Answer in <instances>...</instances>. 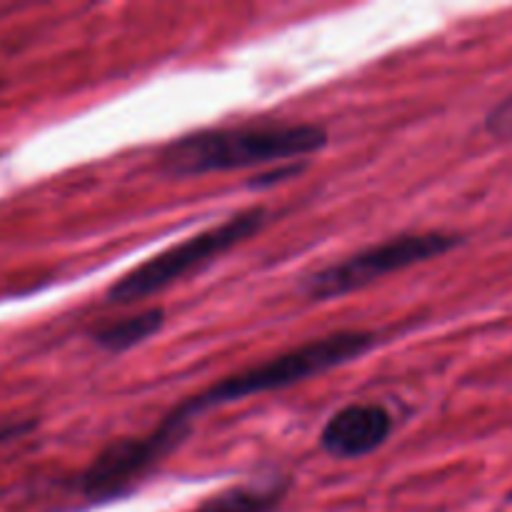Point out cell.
Here are the masks:
<instances>
[{
    "label": "cell",
    "instance_id": "obj_2",
    "mask_svg": "<svg viewBox=\"0 0 512 512\" xmlns=\"http://www.w3.org/2000/svg\"><path fill=\"white\" fill-rule=\"evenodd\" d=\"M325 145H328V133L313 123L213 128L165 145L160 150V165L165 173L188 178V175L228 173L253 165L288 163L320 153Z\"/></svg>",
    "mask_w": 512,
    "mask_h": 512
},
{
    "label": "cell",
    "instance_id": "obj_3",
    "mask_svg": "<svg viewBox=\"0 0 512 512\" xmlns=\"http://www.w3.org/2000/svg\"><path fill=\"white\" fill-rule=\"evenodd\" d=\"M265 223V208H250L243 213L233 215L225 223L215 225V228L203 230V233L193 235V238L183 240L180 245H173L165 253L155 255L148 263L138 265L130 270L128 275L118 280L113 288L108 290V303L130 305L138 300L150 298V295L160 293V290L170 288L178 283L180 278L190 275L193 270L203 268L210 260L218 255L228 253L230 248L248 240L250 235L258 233Z\"/></svg>",
    "mask_w": 512,
    "mask_h": 512
},
{
    "label": "cell",
    "instance_id": "obj_5",
    "mask_svg": "<svg viewBox=\"0 0 512 512\" xmlns=\"http://www.w3.org/2000/svg\"><path fill=\"white\" fill-rule=\"evenodd\" d=\"M393 415L375 403H353L333 415L320 433V445L335 460H358L375 453L393 433Z\"/></svg>",
    "mask_w": 512,
    "mask_h": 512
},
{
    "label": "cell",
    "instance_id": "obj_7",
    "mask_svg": "<svg viewBox=\"0 0 512 512\" xmlns=\"http://www.w3.org/2000/svg\"><path fill=\"white\" fill-rule=\"evenodd\" d=\"M163 325H165V310L148 308L130 315V318L125 320H115V323L100 325L98 330H93V340L100 345V348L108 350V353H125V350L135 348V345L153 338Z\"/></svg>",
    "mask_w": 512,
    "mask_h": 512
},
{
    "label": "cell",
    "instance_id": "obj_8",
    "mask_svg": "<svg viewBox=\"0 0 512 512\" xmlns=\"http://www.w3.org/2000/svg\"><path fill=\"white\" fill-rule=\"evenodd\" d=\"M485 128L493 138L512 140V95L490 110L488 118H485Z\"/></svg>",
    "mask_w": 512,
    "mask_h": 512
},
{
    "label": "cell",
    "instance_id": "obj_6",
    "mask_svg": "<svg viewBox=\"0 0 512 512\" xmlns=\"http://www.w3.org/2000/svg\"><path fill=\"white\" fill-rule=\"evenodd\" d=\"M285 493H288V480L283 478L238 485L205 500L198 512H273L283 503Z\"/></svg>",
    "mask_w": 512,
    "mask_h": 512
},
{
    "label": "cell",
    "instance_id": "obj_4",
    "mask_svg": "<svg viewBox=\"0 0 512 512\" xmlns=\"http://www.w3.org/2000/svg\"><path fill=\"white\" fill-rule=\"evenodd\" d=\"M455 245H460V238L455 233H445V230L395 235L383 243L368 245L365 250L340 260V263L315 270L313 275H308L303 290L310 300H320V303L343 298L355 290L368 288L385 275L400 273V270L413 268L425 260L440 258V255L450 253Z\"/></svg>",
    "mask_w": 512,
    "mask_h": 512
},
{
    "label": "cell",
    "instance_id": "obj_1",
    "mask_svg": "<svg viewBox=\"0 0 512 512\" xmlns=\"http://www.w3.org/2000/svg\"><path fill=\"white\" fill-rule=\"evenodd\" d=\"M373 345V333H365V330H340V333H330L325 338L310 340V343L300 345V348L285 350L278 358H270L265 363L250 365V368L240 370V373L228 375V378L215 383L205 393L178 405L153 430L155 438L173 453L183 443L188 430L193 428V420L200 413H205V410L238 403V400L253 398V395L275 393V390H285L295 383H305V380L315 378V375H323L328 370L338 368V365L360 358Z\"/></svg>",
    "mask_w": 512,
    "mask_h": 512
}]
</instances>
